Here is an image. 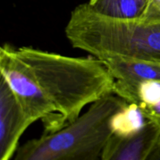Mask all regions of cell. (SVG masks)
Returning <instances> with one entry per match:
<instances>
[{
	"label": "cell",
	"instance_id": "obj_1",
	"mask_svg": "<svg viewBox=\"0 0 160 160\" xmlns=\"http://www.w3.org/2000/svg\"><path fill=\"white\" fill-rule=\"evenodd\" d=\"M17 52L67 123L87 106L114 94L115 78L97 57H73L28 46Z\"/></svg>",
	"mask_w": 160,
	"mask_h": 160
},
{
	"label": "cell",
	"instance_id": "obj_2",
	"mask_svg": "<svg viewBox=\"0 0 160 160\" xmlns=\"http://www.w3.org/2000/svg\"><path fill=\"white\" fill-rule=\"evenodd\" d=\"M65 34L74 48L95 57L160 62V12L148 6L135 20H116L95 12L88 3L71 12Z\"/></svg>",
	"mask_w": 160,
	"mask_h": 160
},
{
	"label": "cell",
	"instance_id": "obj_3",
	"mask_svg": "<svg viewBox=\"0 0 160 160\" xmlns=\"http://www.w3.org/2000/svg\"><path fill=\"white\" fill-rule=\"evenodd\" d=\"M127 103L115 94L104 97L61 129L28 141L13 160H100L112 134L111 117Z\"/></svg>",
	"mask_w": 160,
	"mask_h": 160
},
{
	"label": "cell",
	"instance_id": "obj_4",
	"mask_svg": "<svg viewBox=\"0 0 160 160\" xmlns=\"http://www.w3.org/2000/svg\"><path fill=\"white\" fill-rule=\"evenodd\" d=\"M0 74L32 124L57 113L31 69L19 57L17 48L9 44L0 48Z\"/></svg>",
	"mask_w": 160,
	"mask_h": 160
},
{
	"label": "cell",
	"instance_id": "obj_5",
	"mask_svg": "<svg viewBox=\"0 0 160 160\" xmlns=\"http://www.w3.org/2000/svg\"><path fill=\"white\" fill-rule=\"evenodd\" d=\"M32 124L6 80L0 78V160H11Z\"/></svg>",
	"mask_w": 160,
	"mask_h": 160
},
{
	"label": "cell",
	"instance_id": "obj_6",
	"mask_svg": "<svg viewBox=\"0 0 160 160\" xmlns=\"http://www.w3.org/2000/svg\"><path fill=\"white\" fill-rule=\"evenodd\" d=\"M159 136L160 129L152 122L133 136L112 134L105 145L100 160H145Z\"/></svg>",
	"mask_w": 160,
	"mask_h": 160
},
{
	"label": "cell",
	"instance_id": "obj_7",
	"mask_svg": "<svg viewBox=\"0 0 160 160\" xmlns=\"http://www.w3.org/2000/svg\"><path fill=\"white\" fill-rule=\"evenodd\" d=\"M88 5L95 12L116 20H135L145 16L149 0H90Z\"/></svg>",
	"mask_w": 160,
	"mask_h": 160
},
{
	"label": "cell",
	"instance_id": "obj_8",
	"mask_svg": "<svg viewBox=\"0 0 160 160\" xmlns=\"http://www.w3.org/2000/svg\"><path fill=\"white\" fill-rule=\"evenodd\" d=\"M148 122L138 105L128 102L112 115L109 126L114 135L130 137L142 131Z\"/></svg>",
	"mask_w": 160,
	"mask_h": 160
},
{
	"label": "cell",
	"instance_id": "obj_9",
	"mask_svg": "<svg viewBox=\"0 0 160 160\" xmlns=\"http://www.w3.org/2000/svg\"><path fill=\"white\" fill-rule=\"evenodd\" d=\"M149 122L156 124L160 129V99L155 104L148 106H140Z\"/></svg>",
	"mask_w": 160,
	"mask_h": 160
},
{
	"label": "cell",
	"instance_id": "obj_10",
	"mask_svg": "<svg viewBox=\"0 0 160 160\" xmlns=\"http://www.w3.org/2000/svg\"><path fill=\"white\" fill-rule=\"evenodd\" d=\"M145 160H160V136Z\"/></svg>",
	"mask_w": 160,
	"mask_h": 160
},
{
	"label": "cell",
	"instance_id": "obj_11",
	"mask_svg": "<svg viewBox=\"0 0 160 160\" xmlns=\"http://www.w3.org/2000/svg\"><path fill=\"white\" fill-rule=\"evenodd\" d=\"M148 6L160 12V0H149V6Z\"/></svg>",
	"mask_w": 160,
	"mask_h": 160
}]
</instances>
